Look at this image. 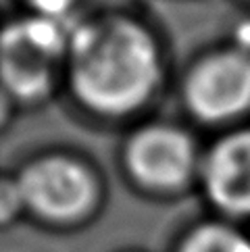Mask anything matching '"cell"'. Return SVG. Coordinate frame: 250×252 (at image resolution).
<instances>
[{
	"label": "cell",
	"instance_id": "cell-1",
	"mask_svg": "<svg viewBox=\"0 0 250 252\" xmlns=\"http://www.w3.org/2000/svg\"><path fill=\"white\" fill-rule=\"evenodd\" d=\"M163 35L144 17L94 11L71 25L65 86L73 100L98 117H129L158 94L167 79Z\"/></svg>",
	"mask_w": 250,
	"mask_h": 252
},
{
	"label": "cell",
	"instance_id": "cell-2",
	"mask_svg": "<svg viewBox=\"0 0 250 252\" xmlns=\"http://www.w3.org/2000/svg\"><path fill=\"white\" fill-rule=\"evenodd\" d=\"M73 23L28 11L0 23V86L15 102L48 100L61 84L65 86V59Z\"/></svg>",
	"mask_w": 250,
	"mask_h": 252
},
{
	"label": "cell",
	"instance_id": "cell-3",
	"mask_svg": "<svg viewBox=\"0 0 250 252\" xmlns=\"http://www.w3.org/2000/svg\"><path fill=\"white\" fill-rule=\"evenodd\" d=\"M180 94L196 119L225 123L250 111V52L229 42L204 48L186 63Z\"/></svg>",
	"mask_w": 250,
	"mask_h": 252
},
{
	"label": "cell",
	"instance_id": "cell-4",
	"mask_svg": "<svg viewBox=\"0 0 250 252\" xmlns=\"http://www.w3.org/2000/svg\"><path fill=\"white\" fill-rule=\"evenodd\" d=\"M23 200L46 217H73L90 200L92 186L86 171L73 160L52 157L33 163L21 177Z\"/></svg>",
	"mask_w": 250,
	"mask_h": 252
},
{
	"label": "cell",
	"instance_id": "cell-5",
	"mask_svg": "<svg viewBox=\"0 0 250 252\" xmlns=\"http://www.w3.org/2000/svg\"><path fill=\"white\" fill-rule=\"evenodd\" d=\"M127 163L131 173L142 182L173 186L190 173L194 146L190 136L173 125H148L131 136Z\"/></svg>",
	"mask_w": 250,
	"mask_h": 252
},
{
	"label": "cell",
	"instance_id": "cell-6",
	"mask_svg": "<svg viewBox=\"0 0 250 252\" xmlns=\"http://www.w3.org/2000/svg\"><path fill=\"white\" fill-rule=\"evenodd\" d=\"M204 182L211 198L225 211L250 213V129H238L213 146Z\"/></svg>",
	"mask_w": 250,
	"mask_h": 252
},
{
	"label": "cell",
	"instance_id": "cell-7",
	"mask_svg": "<svg viewBox=\"0 0 250 252\" xmlns=\"http://www.w3.org/2000/svg\"><path fill=\"white\" fill-rule=\"evenodd\" d=\"M182 252H250V242L225 227H204L186 242Z\"/></svg>",
	"mask_w": 250,
	"mask_h": 252
},
{
	"label": "cell",
	"instance_id": "cell-8",
	"mask_svg": "<svg viewBox=\"0 0 250 252\" xmlns=\"http://www.w3.org/2000/svg\"><path fill=\"white\" fill-rule=\"evenodd\" d=\"M28 6V13L50 17V19H59L65 23H73L79 19L77 4L79 0H23Z\"/></svg>",
	"mask_w": 250,
	"mask_h": 252
},
{
	"label": "cell",
	"instance_id": "cell-9",
	"mask_svg": "<svg viewBox=\"0 0 250 252\" xmlns=\"http://www.w3.org/2000/svg\"><path fill=\"white\" fill-rule=\"evenodd\" d=\"M23 192L19 184L0 182V221L11 219L23 204Z\"/></svg>",
	"mask_w": 250,
	"mask_h": 252
},
{
	"label": "cell",
	"instance_id": "cell-10",
	"mask_svg": "<svg viewBox=\"0 0 250 252\" xmlns=\"http://www.w3.org/2000/svg\"><path fill=\"white\" fill-rule=\"evenodd\" d=\"M227 42L234 44V46H238V48L246 50V52H250V17H244V19H240L234 25Z\"/></svg>",
	"mask_w": 250,
	"mask_h": 252
},
{
	"label": "cell",
	"instance_id": "cell-11",
	"mask_svg": "<svg viewBox=\"0 0 250 252\" xmlns=\"http://www.w3.org/2000/svg\"><path fill=\"white\" fill-rule=\"evenodd\" d=\"M96 6V11H125V8H131V4L136 0H90Z\"/></svg>",
	"mask_w": 250,
	"mask_h": 252
},
{
	"label": "cell",
	"instance_id": "cell-12",
	"mask_svg": "<svg viewBox=\"0 0 250 252\" xmlns=\"http://www.w3.org/2000/svg\"><path fill=\"white\" fill-rule=\"evenodd\" d=\"M17 102L13 100L11 96H8V92L6 90L0 86V127L6 123V119L11 117V111H13V106H15Z\"/></svg>",
	"mask_w": 250,
	"mask_h": 252
},
{
	"label": "cell",
	"instance_id": "cell-13",
	"mask_svg": "<svg viewBox=\"0 0 250 252\" xmlns=\"http://www.w3.org/2000/svg\"><path fill=\"white\" fill-rule=\"evenodd\" d=\"M4 2H8V0H0V4H4Z\"/></svg>",
	"mask_w": 250,
	"mask_h": 252
},
{
	"label": "cell",
	"instance_id": "cell-14",
	"mask_svg": "<svg viewBox=\"0 0 250 252\" xmlns=\"http://www.w3.org/2000/svg\"><path fill=\"white\" fill-rule=\"evenodd\" d=\"M246 2H248V4H250V0H246Z\"/></svg>",
	"mask_w": 250,
	"mask_h": 252
}]
</instances>
